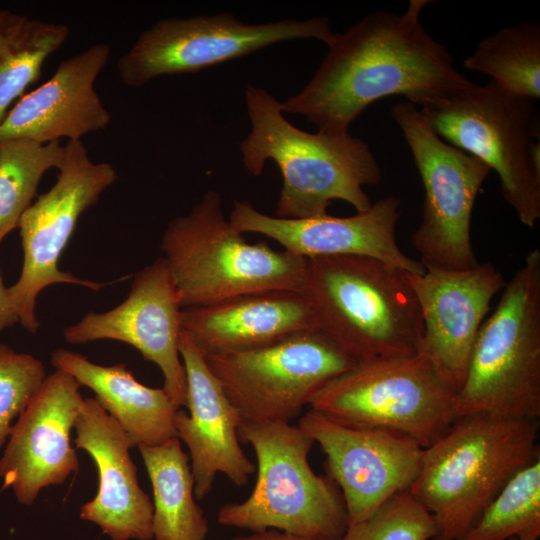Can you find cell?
Wrapping results in <instances>:
<instances>
[{
  "label": "cell",
  "mask_w": 540,
  "mask_h": 540,
  "mask_svg": "<svg viewBox=\"0 0 540 540\" xmlns=\"http://www.w3.org/2000/svg\"><path fill=\"white\" fill-rule=\"evenodd\" d=\"M64 153L60 142H0V243L18 227L21 216L32 204L42 176L51 168H59Z\"/></svg>",
  "instance_id": "27"
},
{
  "label": "cell",
  "mask_w": 540,
  "mask_h": 540,
  "mask_svg": "<svg viewBox=\"0 0 540 540\" xmlns=\"http://www.w3.org/2000/svg\"><path fill=\"white\" fill-rule=\"evenodd\" d=\"M440 534L435 517L408 490L384 502L368 519L349 525L344 540H430Z\"/></svg>",
  "instance_id": "29"
},
{
  "label": "cell",
  "mask_w": 540,
  "mask_h": 540,
  "mask_svg": "<svg viewBox=\"0 0 540 540\" xmlns=\"http://www.w3.org/2000/svg\"><path fill=\"white\" fill-rule=\"evenodd\" d=\"M455 394L421 354L357 362L313 398L310 409L340 423L385 430L426 448L455 421Z\"/></svg>",
  "instance_id": "9"
},
{
  "label": "cell",
  "mask_w": 540,
  "mask_h": 540,
  "mask_svg": "<svg viewBox=\"0 0 540 540\" xmlns=\"http://www.w3.org/2000/svg\"><path fill=\"white\" fill-rule=\"evenodd\" d=\"M391 116L411 151L424 189L421 222L412 236L421 264L443 270L475 267L471 218L491 169L441 139L414 104H394Z\"/></svg>",
  "instance_id": "10"
},
{
  "label": "cell",
  "mask_w": 540,
  "mask_h": 540,
  "mask_svg": "<svg viewBox=\"0 0 540 540\" xmlns=\"http://www.w3.org/2000/svg\"><path fill=\"white\" fill-rule=\"evenodd\" d=\"M79 388L71 375L56 370L12 426L0 458V478L20 504H33L43 488L62 484L78 471L70 434L85 400Z\"/></svg>",
  "instance_id": "17"
},
{
  "label": "cell",
  "mask_w": 540,
  "mask_h": 540,
  "mask_svg": "<svg viewBox=\"0 0 540 540\" xmlns=\"http://www.w3.org/2000/svg\"><path fill=\"white\" fill-rule=\"evenodd\" d=\"M245 104L251 123L240 144L242 163L259 176L267 160L278 166L283 185L276 217L300 219L327 214L333 200L357 212L372 203L364 186L381 180L380 166L368 144L349 132L310 133L289 122L281 102L264 88L247 84Z\"/></svg>",
  "instance_id": "2"
},
{
  "label": "cell",
  "mask_w": 540,
  "mask_h": 540,
  "mask_svg": "<svg viewBox=\"0 0 540 540\" xmlns=\"http://www.w3.org/2000/svg\"><path fill=\"white\" fill-rule=\"evenodd\" d=\"M430 3L410 0L402 14L372 12L334 33L310 81L281 102L283 113L302 115L319 131L343 134L382 98L401 95L422 109L473 87L423 27L421 13Z\"/></svg>",
  "instance_id": "1"
},
{
  "label": "cell",
  "mask_w": 540,
  "mask_h": 540,
  "mask_svg": "<svg viewBox=\"0 0 540 540\" xmlns=\"http://www.w3.org/2000/svg\"><path fill=\"white\" fill-rule=\"evenodd\" d=\"M183 308L238 295L302 292L307 259L248 243L225 217L220 194L208 190L190 212L169 221L161 242Z\"/></svg>",
  "instance_id": "5"
},
{
  "label": "cell",
  "mask_w": 540,
  "mask_h": 540,
  "mask_svg": "<svg viewBox=\"0 0 540 540\" xmlns=\"http://www.w3.org/2000/svg\"><path fill=\"white\" fill-rule=\"evenodd\" d=\"M179 352L186 374L189 413L178 409L174 426L177 437L188 447L194 496L201 500L211 492L217 474L242 487L256 467L239 444L238 430L243 422L239 411L208 367L204 354L183 330Z\"/></svg>",
  "instance_id": "19"
},
{
  "label": "cell",
  "mask_w": 540,
  "mask_h": 540,
  "mask_svg": "<svg viewBox=\"0 0 540 540\" xmlns=\"http://www.w3.org/2000/svg\"><path fill=\"white\" fill-rule=\"evenodd\" d=\"M204 356L243 421L290 422L357 363L318 329L255 349Z\"/></svg>",
  "instance_id": "11"
},
{
  "label": "cell",
  "mask_w": 540,
  "mask_h": 540,
  "mask_svg": "<svg viewBox=\"0 0 540 540\" xmlns=\"http://www.w3.org/2000/svg\"><path fill=\"white\" fill-rule=\"evenodd\" d=\"M67 25L0 9V123L35 82L49 56L69 38Z\"/></svg>",
  "instance_id": "25"
},
{
  "label": "cell",
  "mask_w": 540,
  "mask_h": 540,
  "mask_svg": "<svg viewBox=\"0 0 540 540\" xmlns=\"http://www.w3.org/2000/svg\"><path fill=\"white\" fill-rule=\"evenodd\" d=\"M238 437L255 452L257 477L246 500L220 507L221 525L319 540L344 537L349 519L342 494L328 475L312 470L314 441L298 425L243 421Z\"/></svg>",
  "instance_id": "6"
},
{
  "label": "cell",
  "mask_w": 540,
  "mask_h": 540,
  "mask_svg": "<svg viewBox=\"0 0 540 540\" xmlns=\"http://www.w3.org/2000/svg\"><path fill=\"white\" fill-rule=\"evenodd\" d=\"M153 492L152 531L155 540H205L208 521L194 496L189 456L178 437L137 446Z\"/></svg>",
  "instance_id": "24"
},
{
  "label": "cell",
  "mask_w": 540,
  "mask_h": 540,
  "mask_svg": "<svg viewBox=\"0 0 540 540\" xmlns=\"http://www.w3.org/2000/svg\"><path fill=\"white\" fill-rule=\"evenodd\" d=\"M430 540H448V539L444 537L442 534H438L437 536H435L434 538Z\"/></svg>",
  "instance_id": "33"
},
{
  "label": "cell",
  "mask_w": 540,
  "mask_h": 540,
  "mask_svg": "<svg viewBox=\"0 0 540 540\" xmlns=\"http://www.w3.org/2000/svg\"><path fill=\"white\" fill-rule=\"evenodd\" d=\"M316 327L356 362L418 353L423 322L407 272L364 256L307 259Z\"/></svg>",
  "instance_id": "4"
},
{
  "label": "cell",
  "mask_w": 540,
  "mask_h": 540,
  "mask_svg": "<svg viewBox=\"0 0 540 540\" xmlns=\"http://www.w3.org/2000/svg\"><path fill=\"white\" fill-rule=\"evenodd\" d=\"M407 279L423 322L418 353L456 395L491 301L506 281L489 262L466 270L425 268L422 274L407 272Z\"/></svg>",
  "instance_id": "16"
},
{
  "label": "cell",
  "mask_w": 540,
  "mask_h": 540,
  "mask_svg": "<svg viewBox=\"0 0 540 540\" xmlns=\"http://www.w3.org/2000/svg\"><path fill=\"white\" fill-rule=\"evenodd\" d=\"M181 327L204 355L263 347L317 329L302 292L270 290L183 308Z\"/></svg>",
  "instance_id": "22"
},
{
  "label": "cell",
  "mask_w": 540,
  "mask_h": 540,
  "mask_svg": "<svg viewBox=\"0 0 540 540\" xmlns=\"http://www.w3.org/2000/svg\"><path fill=\"white\" fill-rule=\"evenodd\" d=\"M231 540H319V539L303 538V537H298V536L288 534L282 531H278L275 529H267V530L258 531V532H251V534L249 535L238 536ZM336 540H344V538L336 539Z\"/></svg>",
  "instance_id": "32"
},
{
  "label": "cell",
  "mask_w": 540,
  "mask_h": 540,
  "mask_svg": "<svg viewBox=\"0 0 540 540\" xmlns=\"http://www.w3.org/2000/svg\"><path fill=\"white\" fill-rule=\"evenodd\" d=\"M46 377L39 359L0 344V449L9 437L12 421L24 411Z\"/></svg>",
  "instance_id": "30"
},
{
  "label": "cell",
  "mask_w": 540,
  "mask_h": 540,
  "mask_svg": "<svg viewBox=\"0 0 540 540\" xmlns=\"http://www.w3.org/2000/svg\"><path fill=\"white\" fill-rule=\"evenodd\" d=\"M77 449L93 459L96 496L81 506L80 518L98 525L112 540L153 538V503L137 480L130 438L95 398L84 400L74 425Z\"/></svg>",
  "instance_id": "21"
},
{
  "label": "cell",
  "mask_w": 540,
  "mask_h": 540,
  "mask_svg": "<svg viewBox=\"0 0 540 540\" xmlns=\"http://www.w3.org/2000/svg\"><path fill=\"white\" fill-rule=\"evenodd\" d=\"M538 540L540 459L517 472L460 540Z\"/></svg>",
  "instance_id": "28"
},
{
  "label": "cell",
  "mask_w": 540,
  "mask_h": 540,
  "mask_svg": "<svg viewBox=\"0 0 540 540\" xmlns=\"http://www.w3.org/2000/svg\"><path fill=\"white\" fill-rule=\"evenodd\" d=\"M420 110L441 139L496 171L504 200L522 224L533 227L540 218L535 100L510 94L490 81Z\"/></svg>",
  "instance_id": "8"
},
{
  "label": "cell",
  "mask_w": 540,
  "mask_h": 540,
  "mask_svg": "<svg viewBox=\"0 0 540 540\" xmlns=\"http://www.w3.org/2000/svg\"><path fill=\"white\" fill-rule=\"evenodd\" d=\"M509 540H519V539H517L516 537H512Z\"/></svg>",
  "instance_id": "34"
},
{
  "label": "cell",
  "mask_w": 540,
  "mask_h": 540,
  "mask_svg": "<svg viewBox=\"0 0 540 540\" xmlns=\"http://www.w3.org/2000/svg\"><path fill=\"white\" fill-rule=\"evenodd\" d=\"M328 18L248 24L230 13L164 18L143 30L118 59L122 83L140 87L155 78L195 73L289 40L333 37Z\"/></svg>",
  "instance_id": "12"
},
{
  "label": "cell",
  "mask_w": 540,
  "mask_h": 540,
  "mask_svg": "<svg viewBox=\"0 0 540 540\" xmlns=\"http://www.w3.org/2000/svg\"><path fill=\"white\" fill-rule=\"evenodd\" d=\"M298 426L326 455L328 476L345 502L349 525L368 519L392 496L409 490L424 448L385 430L355 427L312 409Z\"/></svg>",
  "instance_id": "14"
},
{
  "label": "cell",
  "mask_w": 540,
  "mask_h": 540,
  "mask_svg": "<svg viewBox=\"0 0 540 540\" xmlns=\"http://www.w3.org/2000/svg\"><path fill=\"white\" fill-rule=\"evenodd\" d=\"M479 413L521 420L540 417L538 248L526 255L483 321L455 395V420Z\"/></svg>",
  "instance_id": "7"
},
{
  "label": "cell",
  "mask_w": 540,
  "mask_h": 540,
  "mask_svg": "<svg viewBox=\"0 0 540 540\" xmlns=\"http://www.w3.org/2000/svg\"><path fill=\"white\" fill-rule=\"evenodd\" d=\"M51 363L90 388L95 399L126 432L133 446H154L177 437L178 409L163 388L148 387L120 363L103 366L66 349H56Z\"/></svg>",
  "instance_id": "23"
},
{
  "label": "cell",
  "mask_w": 540,
  "mask_h": 540,
  "mask_svg": "<svg viewBox=\"0 0 540 540\" xmlns=\"http://www.w3.org/2000/svg\"><path fill=\"white\" fill-rule=\"evenodd\" d=\"M400 200L388 196L350 217L324 215L289 219L267 215L250 202L234 201L230 223L242 234L257 233L279 243L284 250L306 259L324 256H364L378 259L409 273L425 271L420 261L407 256L396 241Z\"/></svg>",
  "instance_id": "18"
},
{
  "label": "cell",
  "mask_w": 540,
  "mask_h": 540,
  "mask_svg": "<svg viewBox=\"0 0 540 540\" xmlns=\"http://www.w3.org/2000/svg\"><path fill=\"white\" fill-rule=\"evenodd\" d=\"M506 92L540 98V25L518 22L485 36L463 62Z\"/></svg>",
  "instance_id": "26"
},
{
  "label": "cell",
  "mask_w": 540,
  "mask_h": 540,
  "mask_svg": "<svg viewBox=\"0 0 540 540\" xmlns=\"http://www.w3.org/2000/svg\"><path fill=\"white\" fill-rule=\"evenodd\" d=\"M181 301L164 257L138 271L127 298L105 312H89L64 329L70 344L116 340L136 348L155 363L163 389L177 408L187 406V382L179 352Z\"/></svg>",
  "instance_id": "15"
},
{
  "label": "cell",
  "mask_w": 540,
  "mask_h": 540,
  "mask_svg": "<svg viewBox=\"0 0 540 540\" xmlns=\"http://www.w3.org/2000/svg\"><path fill=\"white\" fill-rule=\"evenodd\" d=\"M111 55L107 43H96L64 59L52 77L21 98L0 123V142L29 140L41 144L81 141L104 130L111 113L95 81Z\"/></svg>",
  "instance_id": "20"
},
{
  "label": "cell",
  "mask_w": 540,
  "mask_h": 540,
  "mask_svg": "<svg viewBox=\"0 0 540 540\" xmlns=\"http://www.w3.org/2000/svg\"><path fill=\"white\" fill-rule=\"evenodd\" d=\"M64 149L55 184L30 205L17 227L23 266L8 289L20 324L30 333L40 326L36 300L44 288L66 283L98 291L107 285L61 271L58 261L80 216L117 180V173L110 163L93 161L82 141H68Z\"/></svg>",
  "instance_id": "13"
},
{
  "label": "cell",
  "mask_w": 540,
  "mask_h": 540,
  "mask_svg": "<svg viewBox=\"0 0 540 540\" xmlns=\"http://www.w3.org/2000/svg\"><path fill=\"white\" fill-rule=\"evenodd\" d=\"M19 322L8 287H5L0 274V333Z\"/></svg>",
  "instance_id": "31"
},
{
  "label": "cell",
  "mask_w": 540,
  "mask_h": 540,
  "mask_svg": "<svg viewBox=\"0 0 540 540\" xmlns=\"http://www.w3.org/2000/svg\"><path fill=\"white\" fill-rule=\"evenodd\" d=\"M538 430V420L458 418L424 448L408 491L435 517L440 534L460 540L509 480L540 459Z\"/></svg>",
  "instance_id": "3"
}]
</instances>
